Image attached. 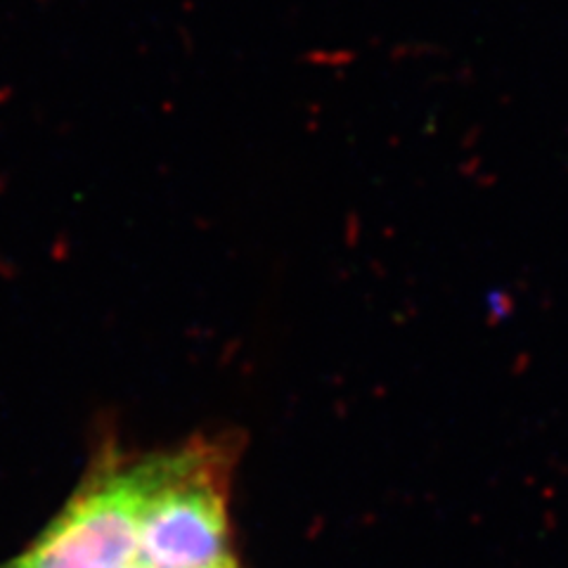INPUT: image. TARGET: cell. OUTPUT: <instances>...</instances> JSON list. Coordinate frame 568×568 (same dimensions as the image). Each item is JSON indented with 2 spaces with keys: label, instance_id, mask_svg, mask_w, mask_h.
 Returning <instances> with one entry per match:
<instances>
[{
  "label": "cell",
  "instance_id": "cell-1",
  "mask_svg": "<svg viewBox=\"0 0 568 568\" xmlns=\"http://www.w3.org/2000/svg\"><path fill=\"white\" fill-rule=\"evenodd\" d=\"M221 478L209 453L148 462L135 557L142 568H237Z\"/></svg>",
  "mask_w": 568,
  "mask_h": 568
},
{
  "label": "cell",
  "instance_id": "cell-2",
  "mask_svg": "<svg viewBox=\"0 0 568 568\" xmlns=\"http://www.w3.org/2000/svg\"><path fill=\"white\" fill-rule=\"evenodd\" d=\"M148 462L112 471L74 497L14 568H123L138 557Z\"/></svg>",
  "mask_w": 568,
  "mask_h": 568
},
{
  "label": "cell",
  "instance_id": "cell-3",
  "mask_svg": "<svg viewBox=\"0 0 568 568\" xmlns=\"http://www.w3.org/2000/svg\"><path fill=\"white\" fill-rule=\"evenodd\" d=\"M123 568H142L140 564H138V559L135 561H131V564H126V566H123Z\"/></svg>",
  "mask_w": 568,
  "mask_h": 568
},
{
  "label": "cell",
  "instance_id": "cell-4",
  "mask_svg": "<svg viewBox=\"0 0 568 568\" xmlns=\"http://www.w3.org/2000/svg\"><path fill=\"white\" fill-rule=\"evenodd\" d=\"M6 568H14V566H12V564H10V566H6Z\"/></svg>",
  "mask_w": 568,
  "mask_h": 568
}]
</instances>
